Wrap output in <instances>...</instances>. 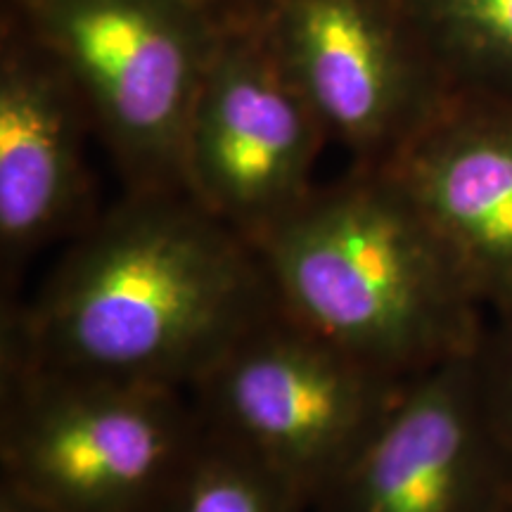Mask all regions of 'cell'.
<instances>
[{"label":"cell","instance_id":"6da1fadb","mask_svg":"<svg viewBox=\"0 0 512 512\" xmlns=\"http://www.w3.org/2000/svg\"><path fill=\"white\" fill-rule=\"evenodd\" d=\"M280 309L259 249L188 192H124L3 309V358L190 392Z\"/></svg>","mask_w":512,"mask_h":512},{"label":"cell","instance_id":"7a4b0ae2","mask_svg":"<svg viewBox=\"0 0 512 512\" xmlns=\"http://www.w3.org/2000/svg\"><path fill=\"white\" fill-rule=\"evenodd\" d=\"M259 249L280 309L335 347L408 377L482 342L484 309L382 169L316 188Z\"/></svg>","mask_w":512,"mask_h":512},{"label":"cell","instance_id":"3957f363","mask_svg":"<svg viewBox=\"0 0 512 512\" xmlns=\"http://www.w3.org/2000/svg\"><path fill=\"white\" fill-rule=\"evenodd\" d=\"M3 479L55 512H159L204 425L190 392L3 358Z\"/></svg>","mask_w":512,"mask_h":512},{"label":"cell","instance_id":"277c9868","mask_svg":"<svg viewBox=\"0 0 512 512\" xmlns=\"http://www.w3.org/2000/svg\"><path fill=\"white\" fill-rule=\"evenodd\" d=\"M74 81L126 192L183 190V143L223 19L195 0H10Z\"/></svg>","mask_w":512,"mask_h":512},{"label":"cell","instance_id":"5b68a950","mask_svg":"<svg viewBox=\"0 0 512 512\" xmlns=\"http://www.w3.org/2000/svg\"><path fill=\"white\" fill-rule=\"evenodd\" d=\"M408 380L351 356L278 309L190 396L204 430L271 467L311 508L373 437Z\"/></svg>","mask_w":512,"mask_h":512},{"label":"cell","instance_id":"8992f818","mask_svg":"<svg viewBox=\"0 0 512 512\" xmlns=\"http://www.w3.org/2000/svg\"><path fill=\"white\" fill-rule=\"evenodd\" d=\"M328 133L252 10L226 17L183 143V192L256 245L318 188Z\"/></svg>","mask_w":512,"mask_h":512},{"label":"cell","instance_id":"52a82bcc","mask_svg":"<svg viewBox=\"0 0 512 512\" xmlns=\"http://www.w3.org/2000/svg\"><path fill=\"white\" fill-rule=\"evenodd\" d=\"M252 15L356 169L387 164L453 95L399 0H256Z\"/></svg>","mask_w":512,"mask_h":512},{"label":"cell","instance_id":"ba28073f","mask_svg":"<svg viewBox=\"0 0 512 512\" xmlns=\"http://www.w3.org/2000/svg\"><path fill=\"white\" fill-rule=\"evenodd\" d=\"M477 349L403 384L373 437L311 510L503 512L512 451L486 401Z\"/></svg>","mask_w":512,"mask_h":512},{"label":"cell","instance_id":"9c48e42d","mask_svg":"<svg viewBox=\"0 0 512 512\" xmlns=\"http://www.w3.org/2000/svg\"><path fill=\"white\" fill-rule=\"evenodd\" d=\"M74 81L15 17L0 36V268L3 287L31 256L98 219Z\"/></svg>","mask_w":512,"mask_h":512},{"label":"cell","instance_id":"30bf717a","mask_svg":"<svg viewBox=\"0 0 512 512\" xmlns=\"http://www.w3.org/2000/svg\"><path fill=\"white\" fill-rule=\"evenodd\" d=\"M384 174L486 311L512 313V98L453 93Z\"/></svg>","mask_w":512,"mask_h":512},{"label":"cell","instance_id":"8fae6325","mask_svg":"<svg viewBox=\"0 0 512 512\" xmlns=\"http://www.w3.org/2000/svg\"><path fill=\"white\" fill-rule=\"evenodd\" d=\"M453 93L512 98V0H399Z\"/></svg>","mask_w":512,"mask_h":512},{"label":"cell","instance_id":"7c38bea8","mask_svg":"<svg viewBox=\"0 0 512 512\" xmlns=\"http://www.w3.org/2000/svg\"><path fill=\"white\" fill-rule=\"evenodd\" d=\"M309 503L271 467L204 430L159 512H306Z\"/></svg>","mask_w":512,"mask_h":512},{"label":"cell","instance_id":"4fadbf2b","mask_svg":"<svg viewBox=\"0 0 512 512\" xmlns=\"http://www.w3.org/2000/svg\"><path fill=\"white\" fill-rule=\"evenodd\" d=\"M496 318L494 328L486 325L477 358L491 415L512 451V313Z\"/></svg>","mask_w":512,"mask_h":512},{"label":"cell","instance_id":"5bb4252c","mask_svg":"<svg viewBox=\"0 0 512 512\" xmlns=\"http://www.w3.org/2000/svg\"><path fill=\"white\" fill-rule=\"evenodd\" d=\"M0 512H55L46 503L38 501L22 486L12 484L10 479L0 477Z\"/></svg>","mask_w":512,"mask_h":512},{"label":"cell","instance_id":"9a60e30c","mask_svg":"<svg viewBox=\"0 0 512 512\" xmlns=\"http://www.w3.org/2000/svg\"><path fill=\"white\" fill-rule=\"evenodd\" d=\"M195 3L204 5V8L219 15L221 19L240 15V12L252 10L256 5V0H195Z\"/></svg>","mask_w":512,"mask_h":512},{"label":"cell","instance_id":"2e32d148","mask_svg":"<svg viewBox=\"0 0 512 512\" xmlns=\"http://www.w3.org/2000/svg\"><path fill=\"white\" fill-rule=\"evenodd\" d=\"M503 512H512V498H510V503L505 505V510H503Z\"/></svg>","mask_w":512,"mask_h":512},{"label":"cell","instance_id":"e0dca14e","mask_svg":"<svg viewBox=\"0 0 512 512\" xmlns=\"http://www.w3.org/2000/svg\"><path fill=\"white\" fill-rule=\"evenodd\" d=\"M3 3H10V0H3Z\"/></svg>","mask_w":512,"mask_h":512}]
</instances>
